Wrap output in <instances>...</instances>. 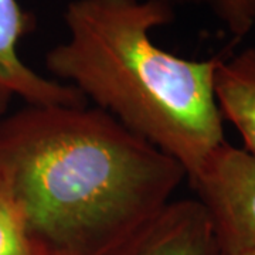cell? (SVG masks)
I'll return each instance as SVG.
<instances>
[{"label":"cell","instance_id":"cell-1","mask_svg":"<svg viewBox=\"0 0 255 255\" xmlns=\"http://www.w3.org/2000/svg\"><path fill=\"white\" fill-rule=\"evenodd\" d=\"M186 179L177 160L88 104L0 117V183L44 255H110Z\"/></svg>","mask_w":255,"mask_h":255},{"label":"cell","instance_id":"cell-2","mask_svg":"<svg viewBox=\"0 0 255 255\" xmlns=\"http://www.w3.org/2000/svg\"><path fill=\"white\" fill-rule=\"evenodd\" d=\"M63 18L67 36L47 51L48 73L193 179L226 142L214 95L221 55L190 60L157 46L153 30L174 18L157 0H70Z\"/></svg>","mask_w":255,"mask_h":255},{"label":"cell","instance_id":"cell-3","mask_svg":"<svg viewBox=\"0 0 255 255\" xmlns=\"http://www.w3.org/2000/svg\"><path fill=\"white\" fill-rule=\"evenodd\" d=\"M224 255L255 248V157L227 140L189 180Z\"/></svg>","mask_w":255,"mask_h":255},{"label":"cell","instance_id":"cell-4","mask_svg":"<svg viewBox=\"0 0 255 255\" xmlns=\"http://www.w3.org/2000/svg\"><path fill=\"white\" fill-rule=\"evenodd\" d=\"M36 28V18L18 0H0V117L13 100L26 105H87L75 88L37 73L18 54V43Z\"/></svg>","mask_w":255,"mask_h":255},{"label":"cell","instance_id":"cell-5","mask_svg":"<svg viewBox=\"0 0 255 255\" xmlns=\"http://www.w3.org/2000/svg\"><path fill=\"white\" fill-rule=\"evenodd\" d=\"M110 255H224L209 211L197 199L170 200Z\"/></svg>","mask_w":255,"mask_h":255},{"label":"cell","instance_id":"cell-6","mask_svg":"<svg viewBox=\"0 0 255 255\" xmlns=\"http://www.w3.org/2000/svg\"><path fill=\"white\" fill-rule=\"evenodd\" d=\"M214 95L223 121L236 128L243 149L255 157V46L237 54L221 55Z\"/></svg>","mask_w":255,"mask_h":255},{"label":"cell","instance_id":"cell-7","mask_svg":"<svg viewBox=\"0 0 255 255\" xmlns=\"http://www.w3.org/2000/svg\"><path fill=\"white\" fill-rule=\"evenodd\" d=\"M0 255H44L28 234L17 203L0 183Z\"/></svg>","mask_w":255,"mask_h":255},{"label":"cell","instance_id":"cell-8","mask_svg":"<svg viewBox=\"0 0 255 255\" xmlns=\"http://www.w3.org/2000/svg\"><path fill=\"white\" fill-rule=\"evenodd\" d=\"M172 7L197 4L209 9L230 36L241 40L255 27V0H157Z\"/></svg>","mask_w":255,"mask_h":255},{"label":"cell","instance_id":"cell-9","mask_svg":"<svg viewBox=\"0 0 255 255\" xmlns=\"http://www.w3.org/2000/svg\"><path fill=\"white\" fill-rule=\"evenodd\" d=\"M230 255H255V248L254 250H244V251H238V253H233Z\"/></svg>","mask_w":255,"mask_h":255}]
</instances>
